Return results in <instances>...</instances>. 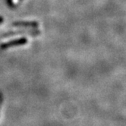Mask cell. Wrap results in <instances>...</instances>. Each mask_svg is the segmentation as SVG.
Returning <instances> with one entry per match:
<instances>
[{
    "label": "cell",
    "mask_w": 126,
    "mask_h": 126,
    "mask_svg": "<svg viewBox=\"0 0 126 126\" xmlns=\"http://www.w3.org/2000/svg\"><path fill=\"white\" fill-rule=\"evenodd\" d=\"M27 43V39L25 38H21L18 40H12L11 42H8V43H5L3 44H2L0 46V48L2 49H6L9 47H15V46H19V45H24Z\"/></svg>",
    "instance_id": "1"
},
{
    "label": "cell",
    "mask_w": 126,
    "mask_h": 126,
    "mask_svg": "<svg viewBox=\"0 0 126 126\" xmlns=\"http://www.w3.org/2000/svg\"><path fill=\"white\" fill-rule=\"evenodd\" d=\"M15 26L17 27H33V28H37L38 27V24L36 23V22H16L14 23Z\"/></svg>",
    "instance_id": "2"
},
{
    "label": "cell",
    "mask_w": 126,
    "mask_h": 126,
    "mask_svg": "<svg viewBox=\"0 0 126 126\" xmlns=\"http://www.w3.org/2000/svg\"><path fill=\"white\" fill-rule=\"evenodd\" d=\"M3 21H4V19L2 18V17H0V24H1V23H2V22Z\"/></svg>",
    "instance_id": "3"
}]
</instances>
